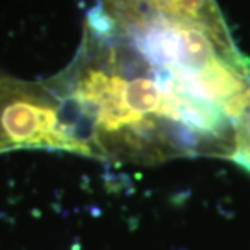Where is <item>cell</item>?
I'll return each instance as SVG.
<instances>
[{
  "instance_id": "obj_1",
  "label": "cell",
  "mask_w": 250,
  "mask_h": 250,
  "mask_svg": "<svg viewBox=\"0 0 250 250\" xmlns=\"http://www.w3.org/2000/svg\"><path fill=\"white\" fill-rule=\"evenodd\" d=\"M46 83L86 158L154 164L236 153L237 130L228 114L190 96L94 8L75 61Z\"/></svg>"
},
{
  "instance_id": "obj_2",
  "label": "cell",
  "mask_w": 250,
  "mask_h": 250,
  "mask_svg": "<svg viewBox=\"0 0 250 250\" xmlns=\"http://www.w3.org/2000/svg\"><path fill=\"white\" fill-rule=\"evenodd\" d=\"M29 148L84 156L61 101L47 83L0 75V153Z\"/></svg>"
},
{
  "instance_id": "obj_3",
  "label": "cell",
  "mask_w": 250,
  "mask_h": 250,
  "mask_svg": "<svg viewBox=\"0 0 250 250\" xmlns=\"http://www.w3.org/2000/svg\"><path fill=\"white\" fill-rule=\"evenodd\" d=\"M154 12L190 23L223 39H232L214 0H146Z\"/></svg>"
}]
</instances>
